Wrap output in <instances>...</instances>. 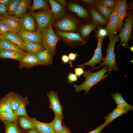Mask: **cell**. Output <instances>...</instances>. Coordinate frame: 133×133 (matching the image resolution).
<instances>
[{
	"label": "cell",
	"instance_id": "cell-1",
	"mask_svg": "<svg viewBox=\"0 0 133 133\" xmlns=\"http://www.w3.org/2000/svg\"><path fill=\"white\" fill-rule=\"evenodd\" d=\"M109 67L107 65L103 66V68L100 70L94 73L91 72V69H88L84 71L83 76L85 78V80L82 84L74 86L76 92H80L83 90L85 91V93L87 95L90 89L94 85L96 84L99 82L103 80L109 74H105L108 71Z\"/></svg>",
	"mask_w": 133,
	"mask_h": 133
},
{
	"label": "cell",
	"instance_id": "cell-2",
	"mask_svg": "<svg viewBox=\"0 0 133 133\" xmlns=\"http://www.w3.org/2000/svg\"><path fill=\"white\" fill-rule=\"evenodd\" d=\"M108 36L109 41L107 50L106 57L103 63L99 66L95 67L94 70H98L100 67L107 65L109 67L108 74H109L113 71L118 72L120 71L116 63L114 53L115 45L116 43L118 41V36L117 35L115 36L114 34L110 35Z\"/></svg>",
	"mask_w": 133,
	"mask_h": 133
},
{
	"label": "cell",
	"instance_id": "cell-3",
	"mask_svg": "<svg viewBox=\"0 0 133 133\" xmlns=\"http://www.w3.org/2000/svg\"><path fill=\"white\" fill-rule=\"evenodd\" d=\"M40 33L42 45L53 56L56 51L57 44L60 40V38L55 33L51 25L42 30Z\"/></svg>",
	"mask_w": 133,
	"mask_h": 133
},
{
	"label": "cell",
	"instance_id": "cell-4",
	"mask_svg": "<svg viewBox=\"0 0 133 133\" xmlns=\"http://www.w3.org/2000/svg\"><path fill=\"white\" fill-rule=\"evenodd\" d=\"M31 14L36 20L37 32H40L54 22V16L48 10L43 9L36 12H33Z\"/></svg>",
	"mask_w": 133,
	"mask_h": 133
},
{
	"label": "cell",
	"instance_id": "cell-5",
	"mask_svg": "<svg viewBox=\"0 0 133 133\" xmlns=\"http://www.w3.org/2000/svg\"><path fill=\"white\" fill-rule=\"evenodd\" d=\"M133 27V17L131 14L129 13L124 22L122 29L118 36L120 38V41L118 47H120L122 43L124 47H128V43L131 37Z\"/></svg>",
	"mask_w": 133,
	"mask_h": 133
},
{
	"label": "cell",
	"instance_id": "cell-6",
	"mask_svg": "<svg viewBox=\"0 0 133 133\" xmlns=\"http://www.w3.org/2000/svg\"><path fill=\"white\" fill-rule=\"evenodd\" d=\"M98 39L97 47L95 50L94 55L91 59L88 62L82 64L77 65L78 67H84L86 66H89L92 67L91 71L94 70L95 65L97 64L100 65L101 62L103 61L105 57L103 56L101 51V47L104 37L100 36H96Z\"/></svg>",
	"mask_w": 133,
	"mask_h": 133
},
{
	"label": "cell",
	"instance_id": "cell-7",
	"mask_svg": "<svg viewBox=\"0 0 133 133\" xmlns=\"http://www.w3.org/2000/svg\"><path fill=\"white\" fill-rule=\"evenodd\" d=\"M21 26L20 31L34 32L37 31L36 20L31 14L26 13L20 18Z\"/></svg>",
	"mask_w": 133,
	"mask_h": 133
},
{
	"label": "cell",
	"instance_id": "cell-8",
	"mask_svg": "<svg viewBox=\"0 0 133 133\" xmlns=\"http://www.w3.org/2000/svg\"><path fill=\"white\" fill-rule=\"evenodd\" d=\"M77 21L72 17H66L57 22L55 26L59 30L65 31H74L77 30Z\"/></svg>",
	"mask_w": 133,
	"mask_h": 133
},
{
	"label": "cell",
	"instance_id": "cell-9",
	"mask_svg": "<svg viewBox=\"0 0 133 133\" xmlns=\"http://www.w3.org/2000/svg\"><path fill=\"white\" fill-rule=\"evenodd\" d=\"M47 96L50 102L49 108L53 111L54 115L63 114V107L61 105L57 95L54 91H50L47 93Z\"/></svg>",
	"mask_w": 133,
	"mask_h": 133
},
{
	"label": "cell",
	"instance_id": "cell-10",
	"mask_svg": "<svg viewBox=\"0 0 133 133\" xmlns=\"http://www.w3.org/2000/svg\"><path fill=\"white\" fill-rule=\"evenodd\" d=\"M109 22L104 29L107 31L108 35L116 34L118 31V17L116 4L113 10Z\"/></svg>",
	"mask_w": 133,
	"mask_h": 133
},
{
	"label": "cell",
	"instance_id": "cell-11",
	"mask_svg": "<svg viewBox=\"0 0 133 133\" xmlns=\"http://www.w3.org/2000/svg\"><path fill=\"white\" fill-rule=\"evenodd\" d=\"M1 21L8 27L11 31L18 33L21 31L20 21L19 17L7 14L3 16Z\"/></svg>",
	"mask_w": 133,
	"mask_h": 133
},
{
	"label": "cell",
	"instance_id": "cell-12",
	"mask_svg": "<svg viewBox=\"0 0 133 133\" xmlns=\"http://www.w3.org/2000/svg\"><path fill=\"white\" fill-rule=\"evenodd\" d=\"M19 68L24 67L31 68L35 66L40 65L36 55L27 53L24 57L19 61Z\"/></svg>",
	"mask_w": 133,
	"mask_h": 133
},
{
	"label": "cell",
	"instance_id": "cell-13",
	"mask_svg": "<svg viewBox=\"0 0 133 133\" xmlns=\"http://www.w3.org/2000/svg\"><path fill=\"white\" fill-rule=\"evenodd\" d=\"M118 17V31L122 28L123 21L126 15L127 5L125 0H119L116 2Z\"/></svg>",
	"mask_w": 133,
	"mask_h": 133
},
{
	"label": "cell",
	"instance_id": "cell-14",
	"mask_svg": "<svg viewBox=\"0 0 133 133\" xmlns=\"http://www.w3.org/2000/svg\"><path fill=\"white\" fill-rule=\"evenodd\" d=\"M30 119L39 133H56L49 123L40 122L35 118L30 117Z\"/></svg>",
	"mask_w": 133,
	"mask_h": 133
},
{
	"label": "cell",
	"instance_id": "cell-15",
	"mask_svg": "<svg viewBox=\"0 0 133 133\" xmlns=\"http://www.w3.org/2000/svg\"><path fill=\"white\" fill-rule=\"evenodd\" d=\"M49 1L51 8L50 12L54 14V20L60 19L64 17L65 13L63 5L53 0H50Z\"/></svg>",
	"mask_w": 133,
	"mask_h": 133
},
{
	"label": "cell",
	"instance_id": "cell-16",
	"mask_svg": "<svg viewBox=\"0 0 133 133\" xmlns=\"http://www.w3.org/2000/svg\"><path fill=\"white\" fill-rule=\"evenodd\" d=\"M1 35L2 38L7 39L16 44L23 51L26 50L25 43L18 33L11 31Z\"/></svg>",
	"mask_w": 133,
	"mask_h": 133
},
{
	"label": "cell",
	"instance_id": "cell-17",
	"mask_svg": "<svg viewBox=\"0 0 133 133\" xmlns=\"http://www.w3.org/2000/svg\"><path fill=\"white\" fill-rule=\"evenodd\" d=\"M22 41L41 44V39L40 32L36 31L32 32L20 31L18 33Z\"/></svg>",
	"mask_w": 133,
	"mask_h": 133
},
{
	"label": "cell",
	"instance_id": "cell-18",
	"mask_svg": "<svg viewBox=\"0 0 133 133\" xmlns=\"http://www.w3.org/2000/svg\"><path fill=\"white\" fill-rule=\"evenodd\" d=\"M25 55L18 52L0 48V59H12L19 61Z\"/></svg>",
	"mask_w": 133,
	"mask_h": 133
},
{
	"label": "cell",
	"instance_id": "cell-19",
	"mask_svg": "<svg viewBox=\"0 0 133 133\" xmlns=\"http://www.w3.org/2000/svg\"><path fill=\"white\" fill-rule=\"evenodd\" d=\"M130 110L119 107L117 106L112 111L105 117L106 119L104 123L106 126H108L116 118L128 112Z\"/></svg>",
	"mask_w": 133,
	"mask_h": 133
},
{
	"label": "cell",
	"instance_id": "cell-20",
	"mask_svg": "<svg viewBox=\"0 0 133 133\" xmlns=\"http://www.w3.org/2000/svg\"><path fill=\"white\" fill-rule=\"evenodd\" d=\"M0 48L7 50L18 52L24 55H26L27 53L15 43L2 37L0 41Z\"/></svg>",
	"mask_w": 133,
	"mask_h": 133
},
{
	"label": "cell",
	"instance_id": "cell-21",
	"mask_svg": "<svg viewBox=\"0 0 133 133\" xmlns=\"http://www.w3.org/2000/svg\"><path fill=\"white\" fill-rule=\"evenodd\" d=\"M57 33L59 36L69 43L83 41L79 33H68L59 30Z\"/></svg>",
	"mask_w": 133,
	"mask_h": 133
},
{
	"label": "cell",
	"instance_id": "cell-22",
	"mask_svg": "<svg viewBox=\"0 0 133 133\" xmlns=\"http://www.w3.org/2000/svg\"><path fill=\"white\" fill-rule=\"evenodd\" d=\"M25 44L26 50L29 53L36 55L40 51L43 50L45 48L41 44L23 40Z\"/></svg>",
	"mask_w": 133,
	"mask_h": 133
},
{
	"label": "cell",
	"instance_id": "cell-23",
	"mask_svg": "<svg viewBox=\"0 0 133 133\" xmlns=\"http://www.w3.org/2000/svg\"><path fill=\"white\" fill-rule=\"evenodd\" d=\"M39 62L40 65L47 66L52 64L53 56L51 53L46 49H44L36 55Z\"/></svg>",
	"mask_w": 133,
	"mask_h": 133
},
{
	"label": "cell",
	"instance_id": "cell-24",
	"mask_svg": "<svg viewBox=\"0 0 133 133\" xmlns=\"http://www.w3.org/2000/svg\"><path fill=\"white\" fill-rule=\"evenodd\" d=\"M111 96L117 104V106L122 108L133 110V106L128 104L125 101L120 93L118 92L114 93L111 95Z\"/></svg>",
	"mask_w": 133,
	"mask_h": 133
},
{
	"label": "cell",
	"instance_id": "cell-25",
	"mask_svg": "<svg viewBox=\"0 0 133 133\" xmlns=\"http://www.w3.org/2000/svg\"><path fill=\"white\" fill-rule=\"evenodd\" d=\"M31 3V0H21L14 14L15 16L20 18L30 8Z\"/></svg>",
	"mask_w": 133,
	"mask_h": 133
},
{
	"label": "cell",
	"instance_id": "cell-26",
	"mask_svg": "<svg viewBox=\"0 0 133 133\" xmlns=\"http://www.w3.org/2000/svg\"><path fill=\"white\" fill-rule=\"evenodd\" d=\"M68 9L70 11L76 13L80 17L85 18L89 16L88 13L85 9L78 4L70 3L68 6Z\"/></svg>",
	"mask_w": 133,
	"mask_h": 133
},
{
	"label": "cell",
	"instance_id": "cell-27",
	"mask_svg": "<svg viewBox=\"0 0 133 133\" xmlns=\"http://www.w3.org/2000/svg\"><path fill=\"white\" fill-rule=\"evenodd\" d=\"M10 103L12 111L17 109L19 106L23 97L17 94L12 92L8 93Z\"/></svg>",
	"mask_w": 133,
	"mask_h": 133
},
{
	"label": "cell",
	"instance_id": "cell-28",
	"mask_svg": "<svg viewBox=\"0 0 133 133\" xmlns=\"http://www.w3.org/2000/svg\"><path fill=\"white\" fill-rule=\"evenodd\" d=\"M63 118V114L56 115L53 120L49 123L56 133H61L62 131L63 126L62 123Z\"/></svg>",
	"mask_w": 133,
	"mask_h": 133
},
{
	"label": "cell",
	"instance_id": "cell-29",
	"mask_svg": "<svg viewBox=\"0 0 133 133\" xmlns=\"http://www.w3.org/2000/svg\"><path fill=\"white\" fill-rule=\"evenodd\" d=\"M28 97H26L23 98L17 108L13 112L17 116H24L29 118L30 117L28 115L26 111V108L29 104Z\"/></svg>",
	"mask_w": 133,
	"mask_h": 133
},
{
	"label": "cell",
	"instance_id": "cell-30",
	"mask_svg": "<svg viewBox=\"0 0 133 133\" xmlns=\"http://www.w3.org/2000/svg\"><path fill=\"white\" fill-rule=\"evenodd\" d=\"M90 12L94 23L98 25H105L107 23L106 19L96 10L90 9Z\"/></svg>",
	"mask_w": 133,
	"mask_h": 133
},
{
	"label": "cell",
	"instance_id": "cell-31",
	"mask_svg": "<svg viewBox=\"0 0 133 133\" xmlns=\"http://www.w3.org/2000/svg\"><path fill=\"white\" fill-rule=\"evenodd\" d=\"M18 116L15 115L12 112H0V120L14 123H16L18 119Z\"/></svg>",
	"mask_w": 133,
	"mask_h": 133
},
{
	"label": "cell",
	"instance_id": "cell-32",
	"mask_svg": "<svg viewBox=\"0 0 133 133\" xmlns=\"http://www.w3.org/2000/svg\"><path fill=\"white\" fill-rule=\"evenodd\" d=\"M49 6L47 1L45 0H33L32 5L30 7V11L32 12L36 10L43 9L48 10Z\"/></svg>",
	"mask_w": 133,
	"mask_h": 133
},
{
	"label": "cell",
	"instance_id": "cell-33",
	"mask_svg": "<svg viewBox=\"0 0 133 133\" xmlns=\"http://www.w3.org/2000/svg\"><path fill=\"white\" fill-rule=\"evenodd\" d=\"M4 125L5 133H21L17 123L5 121H2Z\"/></svg>",
	"mask_w": 133,
	"mask_h": 133
},
{
	"label": "cell",
	"instance_id": "cell-34",
	"mask_svg": "<svg viewBox=\"0 0 133 133\" xmlns=\"http://www.w3.org/2000/svg\"><path fill=\"white\" fill-rule=\"evenodd\" d=\"M12 112L11 108L8 94L0 99V112Z\"/></svg>",
	"mask_w": 133,
	"mask_h": 133
},
{
	"label": "cell",
	"instance_id": "cell-35",
	"mask_svg": "<svg viewBox=\"0 0 133 133\" xmlns=\"http://www.w3.org/2000/svg\"><path fill=\"white\" fill-rule=\"evenodd\" d=\"M29 118L24 116H20L19 118V122L21 127L24 129H35Z\"/></svg>",
	"mask_w": 133,
	"mask_h": 133
},
{
	"label": "cell",
	"instance_id": "cell-36",
	"mask_svg": "<svg viewBox=\"0 0 133 133\" xmlns=\"http://www.w3.org/2000/svg\"><path fill=\"white\" fill-rule=\"evenodd\" d=\"M97 10L101 13L102 16L106 20H109L113 10L104 6L99 3L96 4Z\"/></svg>",
	"mask_w": 133,
	"mask_h": 133
},
{
	"label": "cell",
	"instance_id": "cell-37",
	"mask_svg": "<svg viewBox=\"0 0 133 133\" xmlns=\"http://www.w3.org/2000/svg\"><path fill=\"white\" fill-rule=\"evenodd\" d=\"M21 0H10L6 5L7 14L11 16L15 14L17 7Z\"/></svg>",
	"mask_w": 133,
	"mask_h": 133
},
{
	"label": "cell",
	"instance_id": "cell-38",
	"mask_svg": "<svg viewBox=\"0 0 133 133\" xmlns=\"http://www.w3.org/2000/svg\"><path fill=\"white\" fill-rule=\"evenodd\" d=\"M95 26L93 23L88 24L84 25L81 30L82 36L84 37L88 35L95 28Z\"/></svg>",
	"mask_w": 133,
	"mask_h": 133
},
{
	"label": "cell",
	"instance_id": "cell-39",
	"mask_svg": "<svg viewBox=\"0 0 133 133\" xmlns=\"http://www.w3.org/2000/svg\"><path fill=\"white\" fill-rule=\"evenodd\" d=\"M116 1L113 0H102L99 3L108 9L113 10L115 8Z\"/></svg>",
	"mask_w": 133,
	"mask_h": 133
},
{
	"label": "cell",
	"instance_id": "cell-40",
	"mask_svg": "<svg viewBox=\"0 0 133 133\" xmlns=\"http://www.w3.org/2000/svg\"><path fill=\"white\" fill-rule=\"evenodd\" d=\"M67 79L68 83H69L72 84L74 82L78 80L77 77L76 75L70 72L67 73Z\"/></svg>",
	"mask_w": 133,
	"mask_h": 133
},
{
	"label": "cell",
	"instance_id": "cell-41",
	"mask_svg": "<svg viewBox=\"0 0 133 133\" xmlns=\"http://www.w3.org/2000/svg\"><path fill=\"white\" fill-rule=\"evenodd\" d=\"M11 31L8 27L1 20H0V35H1Z\"/></svg>",
	"mask_w": 133,
	"mask_h": 133
},
{
	"label": "cell",
	"instance_id": "cell-42",
	"mask_svg": "<svg viewBox=\"0 0 133 133\" xmlns=\"http://www.w3.org/2000/svg\"><path fill=\"white\" fill-rule=\"evenodd\" d=\"M97 35L104 37L108 35V33L104 28H100L98 29L96 32V36Z\"/></svg>",
	"mask_w": 133,
	"mask_h": 133
},
{
	"label": "cell",
	"instance_id": "cell-43",
	"mask_svg": "<svg viewBox=\"0 0 133 133\" xmlns=\"http://www.w3.org/2000/svg\"><path fill=\"white\" fill-rule=\"evenodd\" d=\"M84 67H78L77 68H74V71L75 73V74L79 78L83 74L84 71L83 69Z\"/></svg>",
	"mask_w": 133,
	"mask_h": 133
},
{
	"label": "cell",
	"instance_id": "cell-44",
	"mask_svg": "<svg viewBox=\"0 0 133 133\" xmlns=\"http://www.w3.org/2000/svg\"><path fill=\"white\" fill-rule=\"evenodd\" d=\"M7 14L6 6L0 4V15L4 16Z\"/></svg>",
	"mask_w": 133,
	"mask_h": 133
},
{
	"label": "cell",
	"instance_id": "cell-45",
	"mask_svg": "<svg viewBox=\"0 0 133 133\" xmlns=\"http://www.w3.org/2000/svg\"><path fill=\"white\" fill-rule=\"evenodd\" d=\"M106 126L104 123L103 124L97 126L95 130L88 133H100L102 130Z\"/></svg>",
	"mask_w": 133,
	"mask_h": 133
},
{
	"label": "cell",
	"instance_id": "cell-46",
	"mask_svg": "<svg viewBox=\"0 0 133 133\" xmlns=\"http://www.w3.org/2000/svg\"><path fill=\"white\" fill-rule=\"evenodd\" d=\"M78 56V55L76 53H70L69 54L68 57L69 60L71 61H75L76 57Z\"/></svg>",
	"mask_w": 133,
	"mask_h": 133
},
{
	"label": "cell",
	"instance_id": "cell-47",
	"mask_svg": "<svg viewBox=\"0 0 133 133\" xmlns=\"http://www.w3.org/2000/svg\"><path fill=\"white\" fill-rule=\"evenodd\" d=\"M61 60L64 64L68 63L69 61L68 56L66 55H63L62 56Z\"/></svg>",
	"mask_w": 133,
	"mask_h": 133
},
{
	"label": "cell",
	"instance_id": "cell-48",
	"mask_svg": "<svg viewBox=\"0 0 133 133\" xmlns=\"http://www.w3.org/2000/svg\"><path fill=\"white\" fill-rule=\"evenodd\" d=\"M82 1L84 2L89 4H93L95 3V1L92 0H83Z\"/></svg>",
	"mask_w": 133,
	"mask_h": 133
},
{
	"label": "cell",
	"instance_id": "cell-49",
	"mask_svg": "<svg viewBox=\"0 0 133 133\" xmlns=\"http://www.w3.org/2000/svg\"><path fill=\"white\" fill-rule=\"evenodd\" d=\"M61 133H71L67 128L63 126V130Z\"/></svg>",
	"mask_w": 133,
	"mask_h": 133
},
{
	"label": "cell",
	"instance_id": "cell-50",
	"mask_svg": "<svg viewBox=\"0 0 133 133\" xmlns=\"http://www.w3.org/2000/svg\"><path fill=\"white\" fill-rule=\"evenodd\" d=\"M57 3L62 5H66L67 4L66 1V0H56Z\"/></svg>",
	"mask_w": 133,
	"mask_h": 133
},
{
	"label": "cell",
	"instance_id": "cell-51",
	"mask_svg": "<svg viewBox=\"0 0 133 133\" xmlns=\"http://www.w3.org/2000/svg\"><path fill=\"white\" fill-rule=\"evenodd\" d=\"M10 1V0H0V4H2L6 6Z\"/></svg>",
	"mask_w": 133,
	"mask_h": 133
},
{
	"label": "cell",
	"instance_id": "cell-52",
	"mask_svg": "<svg viewBox=\"0 0 133 133\" xmlns=\"http://www.w3.org/2000/svg\"><path fill=\"white\" fill-rule=\"evenodd\" d=\"M27 133H39L35 129H29Z\"/></svg>",
	"mask_w": 133,
	"mask_h": 133
},
{
	"label": "cell",
	"instance_id": "cell-53",
	"mask_svg": "<svg viewBox=\"0 0 133 133\" xmlns=\"http://www.w3.org/2000/svg\"><path fill=\"white\" fill-rule=\"evenodd\" d=\"M3 16H2L0 15V20H1L2 19Z\"/></svg>",
	"mask_w": 133,
	"mask_h": 133
},
{
	"label": "cell",
	"instance_id": "cell-54",
	"mask_svg": "<svg viewBox=\"0 0 133 133\" xmlns=\"http://www.w3.org/2000/svg\"><path fill=\"white\" fill-rule=\"evenodd\" d=\"M130 49L131 51H133V47H131L130 48Z\"/></svg>",
	"mask_w": 133,
	"mask_h": 133
},
{
	"label": "cell",
	"instance_id": "cell-55",
	"mask_svg": "<svg viewBox=\"0 0 133 133\" xmlns=\"http://www.w3.org/2000/svg\"><path fill=\"white\" fill-rule=\"evenodd\" d=\"M2 38L1 35H0V41L1 40V38Z\"/></svg>",
	"mask_w": 133,
	"mask_h": 133
}]
</instances>
